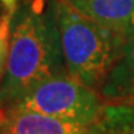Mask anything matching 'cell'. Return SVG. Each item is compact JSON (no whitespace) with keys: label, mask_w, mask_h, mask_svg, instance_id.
I'll return each instance as SVG.
<instances>
[{"label":"cell","mask_w":134,"mask_h":134,"mask_svg":"<svg viewBox=\"0 0 134 134\" xmlns=\"http://www.w3.org/2000/svg\"><path fill=\"white\" fill-rule=\"evenodd\" d=\"M90 134H134V101L105 100Z\"/></svg>","instance_id":"obj_6"},{"label":"cell","mask_w":134,"mask_h":134,"mask_svg":"<svg viewBox=\"0 0 134 134\" xmlns=\"http://www.w3.org/2000/svg\"><path fill=\"white\" fill-rule=\"evenodd\" d=\"M10 30H11V13L0 16V86L7 70L10 53Z\"/></svg>","instance_id":"obj_8"},{"label":"cell","mask_w":134,"mask_h":134,"mask_svg":"<svg viewBox=\"0 0 134 134\" xmlns=\"http://www.w3.org/2000/svg\"><path fill=\"white\" fill-rule=\"evenodd\" d=\"M21 0H0V3H2L5 8V13H11V14L14 13V10L16 8V5Z\"/></svg>","instance_id":"obj_10"},{"label":"cell","mask_w":134,"mask_h":134,"mask_svg":"<svg viewBox=\"0 0 134 134\" xmlns=\"http://www.w3.org/2000/svg\"><path fill=\"white\" fill-rule=\"evenodd\" d=\"M133 77H134V32L127 38L119 62L114 67V70L111 71L108 80L105 81L104 86L101 89L100 94L103 96V99H107L109 93H112L116 88H119L120 85H123Z\"/></svg>","instance_id":"obj_7"},{"label":"cell","mask_w":134,"mask_h":134,"mask_svg":"<svg viewBox=\"0 0 134 134\" xmlns=\"http://www.w3.org/2000/svg\"><path fill=\"white\" fill-rule=\"evenodd\" d=\"M55 10L67 71L100 93L123 53L127 38L100 26L62 0L55 2Z\"/></svg>","instance_id":"obj_2"},{"label":"cell","mask_w":134,"mask_h":134,"mask_svg":"<svg viewBox=\"0 0 134 134\" xmlns=\"http://www.w3.org/2000/svg\"><path fill=\"white\" fill-rule=\"evenodd\" d=\"M104 103L99 92L85 86L70 74H62L41 82L8 108L38 112L66 122L93 125Z\"/></svg>","instance_id":"obj_3"},{"label":"cell","mask_w":134,"mask_h":134,"mask_svg":"<svg viewBox=\"0 0 134 134\" xmlns=\"http://www.w3.org/2000/svg\"><path fill=\"white\" fill-rule=\"evenodd\" d=\"M108 101H134V77L127 82L116 88L112 93H109L107 99Z\"/></svg>","instance_id":"obj_9"},{"label":"cell","mask_w":134,"mask_h":134,"mask_svg":"<svg viewBox=\"0 0 134 134\" xmlns=\"http://www.w3.org/2000/svg\"><path fill=\"white\" fill-rule=\"evenodd\" d=\"M56 0H21L11 14L10 53L0 86V109L41 82L69 74L58 25Z\"/></svg>","instance_id":"obj_1"},{"label":"cell","mask_w":134,"mask_h":134,"mask_svg":"<svg viewBox=\"0 0 134 134\" xmlns=\"http://www.w3.org/2000/svg\"><path fill=\"white\" fill-rule=\"evenodd\" d=\"M0 134H90V125L66 122L32 111L0 109Z\"/></svg>","instance_id":"obj_4"},{"label":"cell","mask_w":134,"mask_h":134,"mask_svg":"<svg viewBox=\"0 0 134 134\" xmlns=\"http://www.w3.org/2000/svg\"><path fill=\"white\" fill-rule=\"evenodd\" d=\"M125 38L134 32V0H62Z\"/></svg>","instance_id":"obj_5"}]
</instances>
